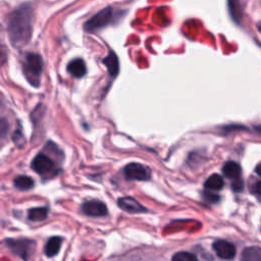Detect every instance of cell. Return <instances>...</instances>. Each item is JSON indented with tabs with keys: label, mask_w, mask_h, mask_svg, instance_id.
I'll return each mask as SVG.
<instances>
[{
	"label": "cell",
	"mask_w": 261,
	"mask_h": 261,
	"mask_svg": "<svg viewBox=\"0 0 261 261\" xmlns=\"http://www.w3.org/2000/svg\"><path fill=\"white\" fill-rule=\"evenodd\" d=\"M34 10L29 5L16 8L8 18V36L10 43L15 48L24 47L32 38Z\"/></svg>",
	"instance_id": "6da1fadb"
},
{
	"label": "cell",
	"mask_w": 261,
	"mask_h": 261,
	"mask_svg": "<svg viewBox=\"0 0 261 261\" xmlns=\"http://www.w3.org/2000/svg\"><path fill=\"white\" fill-rule=\"evenodd\" d=\"M23 74L27 81L34 87H39L43 71V59L37 53H28L22 65Z\"/></svg>",
	"instance_id": "7a4b0ae2"
},
{
	"label": "cell",
	"mask_w": 261,
	"mask_h": 261,
	"mask_svg": "<svg viewBox=\"0 0 261 261\" xmlns=\"http://www.w3.org/2000/svg\"><path fill=\"white\" fill-rule=\"evenodd\" d=\"M6 245L14 256L19 257L23 261H29L36 250V242L27 238L8 239Z\"/></svg>",
	"instance_id": "3957f363"
},
{
	"label": "cell",
	"mask_w": 261,
	"mask_h": 261,
	"mask_svg": "<svg viewBox=\"0 0 261 261\" xmlns=\"http://www.w3.org/2000/svg\"><path fill=\"white\" fill-rule=\"evenodd\" d=\"M114 18V11L112 7H105L96 14H94L90 19L85 22L84 29L89 33L99 31L106 25H108Z\"/></svg>",
	"instance_id": "277c9868"
},
{
	"label": "cell",
	"mask_w": 261,
	"mask_h": 261,
	"mask_svg": "<svg viewBox=\"0 0 261 261\" xmlns=\"http://www.w3.org/2000/svg\"><path fill=\"white\" fill-rule=\"evenodd\" d=\"M32 168L40 175L50 176L55 174L57 169L55 162L47 155L38 154L32 161Z\"/></svg>",
	"instance_id": "5b68a950"
},
{
	"label": "cell",
	"mask_w": 261,
	"mask_h": 261,
	"mask_svg": "<svg viewBox=\"0 0 261 261\" xmlns=\"http://www.w3.org/2000/svg\"><path fill=\"white\" fill-rule=\"evenodd\" d=\"M124 176L127 179L134 180H149L151 177V170L140 163L132 162L123 168Z\"/></svg>",
	"instance_id": "8992f818"
},
{
	"label": "cell",
	"mask_w": 261,
	"mask_h": 261,
	"mask_svg": "<svg viewBox=\"0 0 261 261\" xmlns=\"http://www.w3.org/2000/svg\"><path fill=\"white\" fill-rule=\"evenodd\" d=\"M212 249L219 258L224 260H231L237 254L236 247L230 242L225 240L215 241L212 245Z\"/></svg>",
	"instance_id": "52a82bcc"
},
{
	"label": "cell",
	"mask_w": 261,
	"mask_h": 261,
	"mask_svg": "<svg viewBox=\"0 0 261 261\" xmlns=\"http://www.w3.org/2000/svg\"><path fill=\"white\" fill-rule=\"evenodd\" d=\"M82 212L88 216L101 217L107 215L108 209L103 202L98 200H91L83 203Z\"/></svg>",
	"instance_id": "ba28073f"
},
{
	"label": "cell",
	"mask_w": 261,
	"mask_h": 261,
	"mask_svg": "<svg viewBox=\"0 0 261 261\" xmlns=\"http://www.w3.org/2000/svg\"><path fill=\"white\" fill-rule=\"evenodd\" d=\"M118 207L128 213H144L148 210L133 197H121L117 200Z\"/></svg>",
	"instance_id": "9c48e42d"
},
{
	"label": "cell",
	"mask_w": 261,
	"mask_h": 261,
	"mask_svg": "<svg viewBox=\"0 0 261 261\" xmlns=\"http://www.w3.org/2000/svg\"><path fill=\"white\" fill-rule=\"evenodd\" d=\"M63 239L59 236H54L49 238L44 247V253L47 257H54L60 251Z\"/></svg>",
	"instance_id": "30bf717a"
},
{
	"label": "cell",
	"mask_w": 261,
	"mask_h": 261,
	"mask_svg": "<svg viewBox=\"0 0 261 261\" xmlns=\"http://www.w3.org/2000/svg\"><path fill=\"white\" fill-rule=\"evenodd\" d=\"M103 63L105 64V66H106V68L108 70V73L112 77H115L118 74V71H119V61H118L117 55L113 51H110L107 54V56L103 59Z\"/></svg>",
	"instance_id": "8fae6325"
},
{
	"label": "cell",
	"mask_w": 261,
	"mask_h": 261,
	"mask_svg": "<svg viewBox=\"0 0 261 261\" xmlns=\"http://www.w3.org/2000/svg\"><path fill=\"white\" fill-rule=\"evenodd\" d=\"M67 71L74 77H82L87 72L86 63L81 58H75L67 64Z\"/></svg>",
	"instance_id": "7c38bea8"
},
{
	"label": "cell",
	"mask_w": 261,
	"mask_h": 261,
	"mask_svg": "<svg viewBox=\"0 0 261 261\" xmlns=\"http://www.w3.org/2000/svg\"><path fill=\"white\" fill-rule=\"evenodd\" d=\"M241 171L242 169L240 164L234 161H227L222 167V173L224 174V176L232 180L241 177Z\"/></svg>",
	"instance_id": "4fadbf2b"
},
{
	"label": "cell",
	"mask_w": 261,
	"mask_h": 261,
	"mask_svg": "<svg viewBox=\"0 0 261 261\" xmlns=\"http://www.w3.org/2000/svg\"><path fill=\"white\" fill-rule=\"evenodd\" d=\"M241 261H261V248L257 246L245 248L241 255Z\"/></svg>",
	"instance_id": "5bb4252c"
},
{
	"label": "cell",
	"mask_w": 261,
	"mask_h": 261,
	"mask_svg": "<svg viewBox=\"0 0 261 261\" xmlns=\"http://www.w3.org/2000/svg\"><path fill=\"white\" fill-rule=\"evenodd\" d=\"M224 181L219 174H211L204 182V188L210 192L220 191L223 188Z\"/></svg>",
	"instance_id": "9a60e30c"
},
{
	"label": "cell",
	"mask_w": 261,
	"mask_h": 261,
	"mask_svg": "<svg viewBox=\"0 0 261 261\" xmlns=\"http://www.w3.org/2000/svg\"><path fill=\"white\" fill-rule=\"evenodd\" d=\"M48 216L47 207H35L28 211V218L31 221H42Z\"/></svg>",
	"instance_id": "2e32d148"
},
{
	"label": "cell",
	"mask_w": 261,
	"mask_h": 261,
	"mask_svg": "<svg viewBox=\"0 0 261 261\" xmlns=\"http://www.w3.org/2000/svg\"><path fill=\"white\" fill-rule=\"evenodd\" d=\"M34 180L32 177L28 175H18L14 178V186L18 190L24 191V190H30L34 187Z\"/></svg>",
	"instance_id": "e0dca14e"
},
{
	"label": "cell",
	"mask_w": 261,
	"mask_h": 261,
	"mask_svg": "<svg viewBox=\"0 0 261 261\" xmlns=\"http://www.w3.org/2000/svg\"><path fill=\"white\" fill-rule=\"evenodd\" d=\"M171 261H199V260L195 254L186 252V251H181V252L175 253L172 256Z\"/></svg>",
	"instance_id": "ac0fdd59"
},
{
	"label": "cell",
	"mask_w": 261,
	"mask_h": 261,
	"mask_svg": "<svg viewBox=\"0 0 261 261\" xmlns=\"http://www.w3.org/2000/svg\"><path fill=\"white\" fill-rule=\"evenodd\" d=\"M203 199L208 202V203H217L220 200L219 195H217L215 192H210V191H205L202 193Z\"/></svg>",
	"instance_id": "d6986e66"
},
{
	"label": "cell",
	"mask_w": 261,
	"mask_h": 261,
	"mask_svg": "<svg viewBox=\"0 0 261 261\" xmlns=\"http://www.w3.org/2000/svg\"><path fill=\"white\" fill-rule=\"evenodd\" d=\"M8 129H9V123L7 119L0 117V139L6 136V134L8 133Z\"/></svg>",
	"instance_id": "ffe728a7"
},
{
	"label": "cell",
	"mask_w": 261,
	"mask_h": 261,
	"mask_svg": "<svg viewBox=\"0 0 261 261\" xmlns=\"http://www.w3.org/2000/svg\"><path fill=\"white\" fill-rule=\"evenodd\" d=\"M12 139H13V142H14L17 146H19V147L23 146V144H24V138H23V135L21 134L20 130L16 129V130L14 132L13 136H12Z\"/></svg>",
	"instance_id": "44dd1931"
},
{
	"label": "cell",
	"mask_w": 261,
	"mask_h": 261,
	"mask_svg": "<svg viewBox=\"0 0 261 261\" xmlns=\"http://www.w3.org/2000/svg\"><path fill=\"white\" fill-rule=\"evenodd\" d=\"M243 188H244V182L242 180V178H237V179H233L232 182H231V190L236 193H239L241 191H243Z\"/></svg>",
	"instance_id": "7402d4cb"
},
{
	"label": "cell",
	"mask_w": 261,
	"mask_h": 261,
	"mask_svg": "<svg viewBox=\"0 0 261 261\" xmlns=\"http://www.w3.org/2000/svg\"><path fill=\"white\" fill-rule=\"evenodd\" d=\"M7 60V50L4 46L0 45V67L6 62Z\"/></svg>",
	"instance_id": "603a6c76"
},
{
	"label": "cell",
	"mask_w": 261,
	"mask_h": 261,
	"mask_svg": "<svg viewBox=\"0 0 261 261\" xmlns=\"http://www.w3.org/2000/svg\"><path fill=\"white\" fill-rule=\"evenodd\" d=\"M251 192H252L253 194H255L258 198L261 196V180L256 181V182L252 186Z\"/></svg>",
	"instance_id": "cb8c5ba5"
},
{
	"label": "cell",
	"mask_w": 261,
	"mask_h": 261,
	"mask_svg": "<svg viewBox=\"0 0 261 261\" xmlns=\"http://www.w3.org/2000/svg\"><path fill=\"white\" fill-rule=\"evenodd\" d=\"M255 172L257 173V175H259L261 177V162L255 167Z\"/></svg>",
	"instance_id": "d4e9b609"
},
{
	"label": "cell",
	"mask_w": 261,
	"mask_h": 261,
	"mask_svg": "<svg viewBox=\"0 0 261 261\" xmlns=\"http://www.w3.org/2000/svg\"><path fill=\"white\" fill-rule=\"evenodd\" d=\"M257 29H258V31L261 33V21H259V22L257 23Z\"/></svg>",
	"instance_id": "484cf974"
},
{
	"label": "cell",
	"mask_w": 261,
	"mask_h": 261,
	"mask_svg": "<svg viewBox=\"0 0 261 261\" xmlns=\"http://www.w3.org/2000/svg\"><path fill=\"white\" fill-rule=\"evenodd\" d=\"M259 200H260V201H261V196H260V197H259Z\"/></svg>",
	"instance_id": "4316f807"
}]
</instances>
